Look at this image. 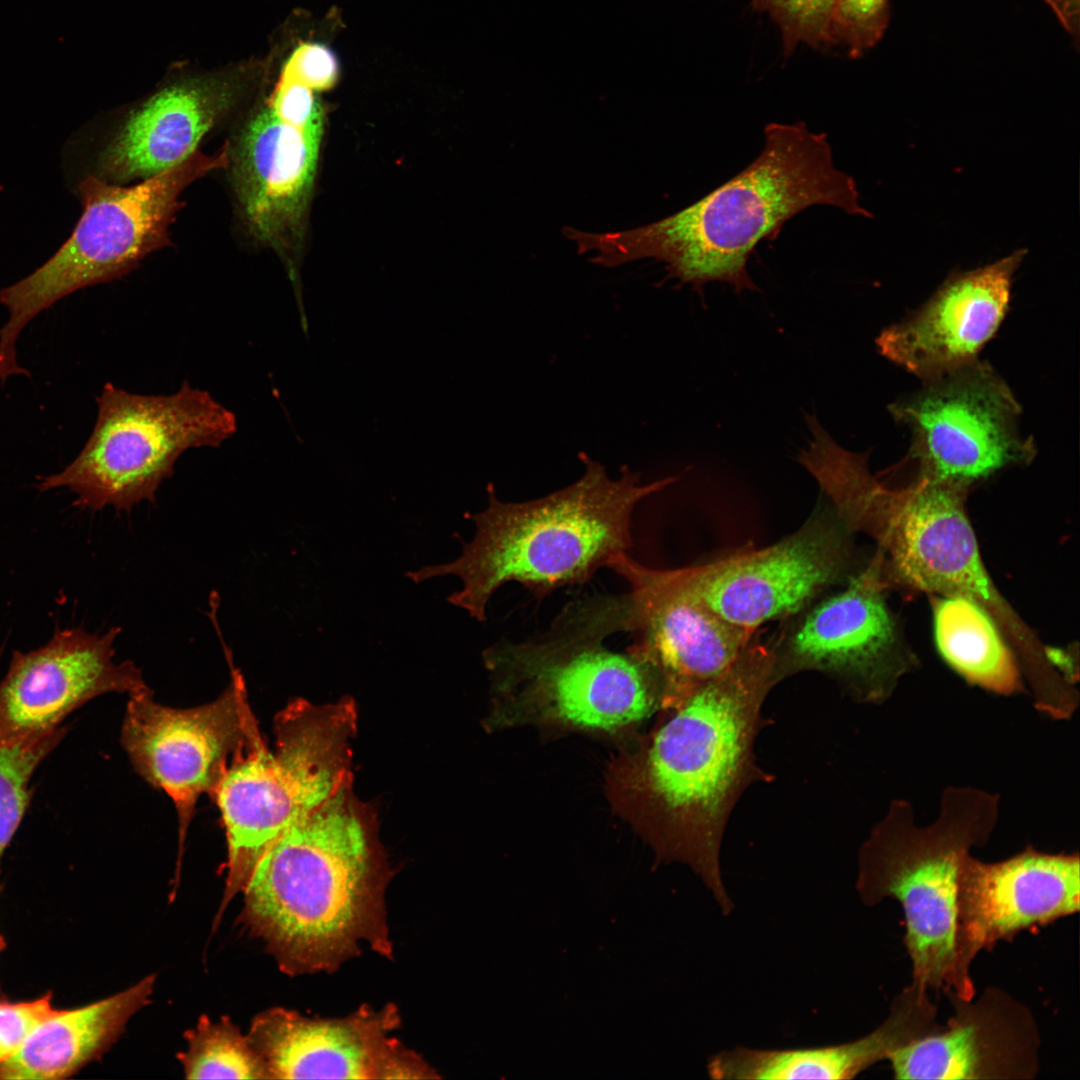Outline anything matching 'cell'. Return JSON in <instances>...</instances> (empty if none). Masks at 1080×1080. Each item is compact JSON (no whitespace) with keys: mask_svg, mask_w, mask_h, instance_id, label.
<instances>
[{"mask_svg":"<svg viewBox=\"0 0 1080 1080\" xmlns=\"http://www.w3.org/2000/svg\"><path fill=\"white\" fill-rule=\"evenodd\" d=\"M764 146L745 169L683 210L622 232L569 231L596 264L613 267L639 259L664 263L667 278L689 284L703 301L711 282L740 295L759 291L747 263L763 240H775L803 210L829 205L872 217L859 203L854 179L837 169L826 134L805 123H769Z\"/></svg>","mask_w":1080,"mask_h":1080,"instance_id":"obj_1","label":"cell"},{"mask_svg":"<svg viewBox=\"0 0 1080 1080\" xmlns=\"http://www.w3.org/2000/svg\"><path fill=\"white\" fill-rule=\"evenodd\" d=\"M388 873L349 784L269 846L242 892L241 920L290 975L334 971L363 944L390 957Z\"/></svg>","mask_w":1080,"mask_h":1080,"instance_id":"obj_2","label":"cell"},{"mask_svg":"<svg viewBox=\"0 0 1080 1080\" xmlns=\"http://www.w3.org/2000/svg\"><path fill=\"white\" fill-rule=\"evenodd\" d=\"M581 477L560 490L525 502H504L491 485L488 505L470 515L475 534L453 561L409 571L419 584L456 576L462 588L447 601L482 622L492 595L517 582L541 599L564 586L583 584L633 545L632 515L643 499L677 477L642 483L623 466L612 478L585 453Z\"/></svg>","mask_w":1080,"mask_h":1080,"instance_id":"obj_3","label":"cell"},{"mask_svg":"<svg viewBox=\"0 0 1080 1080\" xmlns=\"http://www.w3.org/2000/svg\"><path fill=\"white\" fill-rule=\"evenodd\" d=\"M775 685L772 649L756 635L721 673L669 700L675 709L648 752L649 788L676 830L677 850L724 914L733 903L721 876L723 835L745 790L772 778L758 766L754 747Z\"/></svg>","mask_w":1080,"mask_h":1080,"instance_id":"obj_4","label":"cell"},{"mask_svg":"<svg viewBox=\"0 0 1080 1080\" xmlns=\"http://www.w3.org/2000/svg\"><path fill=\"white\" fill-rule=\"evenodd\" d=\"M810 432L796 461L848 529L877 542L882 566L911 588L977 602L1014 642L1025 640L1027 632L982 564L964 509L968 488L924 477L890 488L871 474L866 453L841 447L821 425Z\"/></svg>","mask_w":1080,"mask_h":1080,"instance_id":"obj_5","label":"cell"},{"mask_svg":"<svg viewBox=\"0 0 1080 1080\" xmlns=\"http://www.w3.org/2000/svg\"><path fill=\"white\" fill-rule=\"evenodd\" d=\"M998 814L996 794L968 786L947 788L927 826L917 825L908 801L894 800L860 848L859 896L865 905L900 903L911 983L925 991L974 998L957 955L958 880L966 856L990 839Z\"/></svg>","mask_w":1080,"mask_h":1080,"instance_id":"obj_6","label":"cell"},{"mask_svg":"<svg viewBox=\"0 0 1080 1080\" xmlns=\"http://www.w3.org/2000/svg\"><path fill=\"white\" fill-rule=\"evenodd\" d=\"M625 632L623 595L569 604L544 634L500 641L484 652L497 691L532 715L582 728L610 730L641 721L665 699L660 668L634 646L604 640Z\"/></svg>","mask_w":1080,"mask_h":1080,"instance_id":"obj_7","label":"cell"},{"mask_svg":"<svg viewBox=\"0 0 1080 1080\" xmlns=\"http://www.w3.org/2000/svg\"><path fill=\"white\" fill-rule=\"evenodd\" d=\"M356 728L353 699L313 704L298 698L274 719L273 751L261 738L229 765L212 794L228 846L219 914L243 892L280 834L351 784Z\"/></svg>","mask_w":1080,"mask_h":1080,"instance_id":"obj_8","label":"cell"},{"mask_svg":"<svg viewBox=\"0 0 1080 1080\" xmlns=\"http://www.w3.org/2000/svg\"><path fill=\"white\" fill-rule=\"evenodd\" d=\"M228 165V141L212 155L196 151L179 164L132 186L89 175L79 185L83 212L71 236L41 267L0 290L8 319L0 328V381L26 375L17 359L22 330L67 295L118 279L167 246L182 192Z\"/></svg>","mask_w":1080,"mask_h":1080,"instance_id":"obj_9","label":"cell"},{"mask_svg":"<svg viewBox=\"0 0 1080 1080\" xmlns=\"http://www.w3.org/2000/svg\"><path fill=\"white\" fill-rule=\"evenodd\" d=\"M97 417L77 457L39 481L40 491L65 488L75 505L130 510L152 501L190 448L218 447L237 431L236 415L210 392L184 382L164 395H142L106 383Z\"/></svg>","mask_w":1080,"mask_h":1080,"instance_id":"obj_10","label":"cell"},{"mask_svg":"<svg viewBox=\"0 0 1080 1080\" xmlns=\"http://www.w3.org/2000/svg\"><path fill=\"white\" fill-rule=\"evenodd\" d=\"M922 382L888 407L911 434L907 459L917 477L969 488L1033 460L1034 440L1019 428L1021 406L990 364L977 359Z\"/></svg>","mask_w":1080,"mask_h":1080,"instance_id":"obj_11","label":"cell"},{"mask_svg":"<svg viewBox=\"0 0 1080 1080\" xmlns=\"http://www.w3.org/2000/svg\"><path fill=\"white\" fill-rule=\"evenodd\" d=\"M852 534L824 497L805 523L780 541L677 572L716 614L758 631L767 622L797 614L858 572Z\"/></svg>","mask_w":1080,"mask_h":1080,"instance_id":"obj_12","label":"cell"},{"mask_svg":"<svg viewBox=\"0 0 1080 1080\" xmlns=\"http://www.w3.org/2000/svg\"><path fill=\"white\" fill-rule=\"evenodd\" d=\"M879 555L838 591L827 593L784 620L769 643L774 679L820 672L855 701L881 704L912 661L903 652L896 623L883 597Z\"/></svg>","mask_w":1080,"mask_h":1080,"instance_id":"obj_13","label":"cell"},{"mask_svg":"<svg viewBox=\"0 0 1080 1080\" xmlns=\"http://www.w3.org/2000/svg\"><path fill=\"white\" fill-rule=\"evenodd\" d=\"M212 702L179 709L162 705L148 688L129 695L121 742L136 771L165 792L185 839L195 805L213 794L232 761L262 738L242 674Z\"/></svg>","mask_w":1080,"mask_h":1080,"instance_id":"obj_14","label":"cell"},{"mask_svg":"<svg viewBox=\"0 0 1080 1080\" xmlns=\"http://www.w3.org/2000/svg\"><path fill=\"white\" fill-rule=\"evenodd\" d=\"M393 1005L364 1007L340 1018H310L284 1008L254 1017L247 1035L270 1079H422L438 1077L389 1033L399 1027Z\"/></svg>","mask_w":1080,"mask_h":1080,"instance_id":"obj_15","label":"cell"},{"mask_svg":"<svg viewBox=\"0 0 1080 1080\" xmlns=\"http://www.w3.org/2000/svg\"><path fill=\"white\" fill-rule=\"evenodd\" d=\"M120 630H57L38 649L14 651L0 681V739L45 738L62 730L65 718L95 697L148 688L134 663L114 661Z\"/></svg>","mask_w":1080,"mask_h":1080,"instance_id":"obj_16","label":"cell"},{"mask_svg":"<svg viewBox=\"0 0 1080 1080\" xmlns=\"http://www.w3.org/2000/svg\"><path fill=\"white\" fill-rule=\"evenodd\" d=\"M608 568L629 585L626 633L662 671L667 697L721 673L758 633L712 611L684 585L677 569L646 567L628 553Z\"/></svg>","mask_w":1080,"mask_h":1080,"instance_id":"obj_17","label":"cell"},{"mask_svg":"<svg viewBox=\"0 0 1080 1080\" xmlns=\"http://www.w3.org/2000/svg\"><path fill=\"white\" fill-rule=\"evenodd\" d=\"M1078 854L1027 847L998 862L971 853L958 880L957 955L962 972L982 950L1036 925L1075 914L1080 907Z\"/></svg>","mask_w":1080,"mask_h":1080,"instance_id":"obj_18","label":"cell"},{"mask_svg":"<svg viewBox=\"0 0 1080 1080\" xmlns=\"http://www.w3.org/2000/svg\"><path fill=\"white\" fill-rule=\"evenodd\" d=\"M1026 252L950 273L919 309L880 332L878 352L922 381L977 360L1008 312Z\"/></svg>","mask_w":1080,"mask_h":1080,"instance_id":"obj_19","label":"cell"},{"mask_svg":"<svg viewBox=\"0 0 1080 1080\" xmlns=\"http://www.w3.org/2000/svg\"><path fill=\"white\" fill-rule=\"evenodd\" d=\"M954 1014L930 1035L894 1052L897 1079H1031L1040 1037L1027 1007L990 987L975 1001L948 997Z\"/></svg>","mask_w":1080,"mask_h":1080,"instance_id":"obj_20","label":"cell"},{"mask_svg":"<svg viewBox=\"0 0 1080 1080\" xmlns=\"http://www.w3.org/2000/svg\"><path fill=\"white\" fill-rule=\"evenodd\" d=\"M321 132L295 126L267 103L228 141L231 184L250 234L277 248L294 233L310 194Z\"/></svg>","mask_w":1080,"mask_h":1080,"instance_id":"obj_21","label":"cell"},{"mask_svg":"<svg viewBox=\"0 0 1080 1080\" xmlns=\"http://www.w3.org/2000/svg\"><path fill=\"white\" fill-rule=\"evenodd\" d=\"M940 1026L929 995L910 984L893 1000L884 1022L862 1038L814 1048L736 1047L710 1057L707 1072L729 1080L853 1079Z\"/></svg>","mask_w":1080,"mask_h":1080,"instance_id":"obj_22","label":"cell"},{"mask_svg":"<svg viewBox=\"0 0 1080 1080\" xmlns=\"http://www.w3.org/2000/svg\"><path fill=\"white\" fill-rule=\"evenodd\" d=\"M230 94L211 86L165 89L134 111L98 161L99 177L125 183L167 170L197 151L226 112Z\"/></svg>","mask_w":1080,"mask_h":1080,"instance_id":"obj_23","label":"cell"},{"mask_svg":"<svg viewBox=\"0 0 1080 1080\" xmlns=\"http://www.w3.org/2000/svg\"><path fill=\"white\" fill-rule=\"evenodd\" d=\"M155 975L86 1006L48 1014L19 1052L0 1069V1079H63L101 1056L128 1020L153 994Z\"/></svg>","mask_w":1080,"mask_h":1080,"instance_id":"obj_24","label":"cell"},{"mask_svg":"<svg viewBox=\"0 0 1080 1080\" xmlns=\"http://www.w3.org/2000/svg\"><path fill=\"white\" fill-rule=\"evenodd\" d=\"M934 632L939 653L969 683L1000 695L1022 690L1018 664L992 616L963 596L934 598Z\"/></svg>","mask_w":1080,"mask_h":1080,"instance_id":"obj_25","label":"cell"},{"mask_svg":"<svg viewBox=\"0 0 1080 1080\" xmlns=\"http://www.w3.org/2000/svg\"><path fill=\"white\" fill-rule=\"evenodd\" d=\"M188 1048L178 1058L187 1079H270L257 1052L227 1016H201L186 1031Z\"/></svg>","mask_w":1080,"mask_h":1080,"instance_id":"obj_26","label":"cell"},{"mask_svg":"<svg viewBox=\"0 0 1080 1080\" xmlns=\"http://www.w3.org/2000/svg\"><path fill=\"white\" fill-rule=\"evenodd\" d=\"M63 737L64 729L34 741L0 739V859L27 809L35 770Z\"/></svg>","mask_w":1080,"mask_h":1080,"instance_id":"obj_27","label":"cell"},{"mask_svg":"<svg viewBox=\"0 0 1080 1080\" xmlns=\"http://www.w3.org/2000/svg\"><path fill=\"white\" fill-rule=\"evenodd\" d=\"M753 4L777 22L787 52L800 42L814 47L832 42L830 25L835 0H753Z\"/></svg>","mask_w":1080,"mask_h":1080,"instance_id":"obj_28","label":"cell"},{"mask_svg":"<svg viewBox=\"0 0 1080 1080\" xmlns=\"http://www.w3.org/2000/svg\"><path fill=\"white\" fill-rule=\"evenodd\" d=\"M890 0H835L830 34L832 42L848 47L853 57L872 48L889 22Z\"/></svg>","mask_w":1080,"mask_h":1080,"instance_id":"obj_29","label":"cell"},{"mask_svg":"<svg viewBox=\"0 0 1080 1080\" xmlns=\"http://www.w3.org/2000/svg\"><path fill=\"white\" fill-rule=\"evenodd\" d=\"M53 1010L50 993L30 1001H0V1069L19 1052L34 1028Z\"/></svg>","mask_w":1080,"mask_h":1080,"instance_id":"obj_30","label":"cell"},{"mask_svg":"<svg viewBox=\"0 0 1080 1080\" xmlns=\"http://www.w3.org/2000/svg\"><path fill=\"white\" fill-rule=\"evenodd\" d=\"M338 76V63L332 51L316 43H304L291 55L281 77L299 82L312 90L328 89Z\"/></svg>","mask_w":1080,"mask_h":1080,"instance_id":"obj_31","label":"cell"},{"mask_svg":"<svg viewBox=\"0 0 1080 1080\" xmlns=\"http://www.w3.org/2000/svg\"><path fill=\"white\" fill-rule=\"evenodd\" d=\"M268 104L287 122L322 133V108L309 87L281 77Z\"/></svg>","mask_w":1080,"mask_h":1080,"instance_id":"obj_32","label":"cell"},{"mask_svg":"<svg viewBox=\"0 0 1080 1080\" xmlns=\"http://www.w3.org/2000/svg\"><path fill=\"white\" fill-rule=\"evenodd\" d=\"M1075 40L1079 33V0H1046Z\"/></svg>","mask_w":1080,"mask_h":1080,"instance_id":"obj_33","label":"cell"},{"mask_svg":"<svg viewBox=\"0 0 1080 1080\" xmlns=\"http://www.w3.org/2000/svg\"><path fill=\"white\" fill-rule=\"evenodd\" d=\"M4 947H5V941H4L3 937L0 935V953L3 951Z\"/></svg>","mask_w":1080,"mask_h":1080,"instance_id":"obj_34","label":"cell"}]
</instances>
